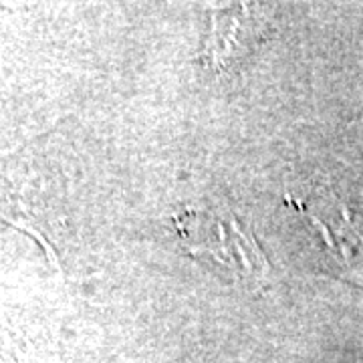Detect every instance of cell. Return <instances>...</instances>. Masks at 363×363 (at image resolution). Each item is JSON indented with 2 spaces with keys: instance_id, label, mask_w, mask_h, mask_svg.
<instances>
[{
  "instance_id": "obj_1",
  "label": "cell",
  "mask_w": 363,
  "mask_h": 363,
  "mask_svg": "<svg viewBox=\"0 0 363 363\" xmlns=\"http://www.w3.org/2000/svg\"><path fill=\"white\" fill-rule=\"evenodd\" d=\"M286 202L297 208L319 234L325 247V269L341 281L363 286V236L351 220L347 206L333 194H329L325 212L295 196H286Z\"/></svg>"
},
{
  "instance_id": "obj_2",
  "label": "cell",
  "mask_w": 363,
  "mask_h": 363,
  "mask_svg": "<svg viewBox=\"0 0 363 363\" xmlns=\"http://www.w3.org/2000/svg\"><path fill=\"white\" fill-rule=\"evenodd\" d=\"M248 35H252V23L247 6H230L226 11L212 13V30L204 57L214 69H224L236 52L242 51Z\"/></svg>"
}]
</instances>
